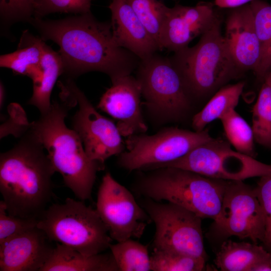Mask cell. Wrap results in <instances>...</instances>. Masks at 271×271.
Here are the masks:
<instances>
[{"mask_svg":"<svg viewBox=\"0 0 271 271\" xmlns=\"http://www.w3.org/2000/svg\"><path fill=\"white\" fill-rule=\"evenodd\" d=\"M265 222L264 247L271 252V172L262 176L255 188Z\"/></svg>","mask_w":271,"mask_h":271,"instance_id":"cell-33","label":"cell"},{"mask_svg":"<svg viewBox=\"0 0 271 271\" xmlns=\"http://www.w3.org/2000/svg\"><path fill=\"white\" fill-rule=\"evenodd\" d=\"M92 0H35L33 17L42 18L54 13L82 14L91 12Z\"/></svg>","mask_w":271,"mask_h":271,"instance_id":"cell-30","label":"cell"},{"mask_svg":"<svg viewBox=\"0 0 271 271\" xmlns=\"http://www.w3.org/2000/svg\"><path fill=\"white\" fill-rule=\"evenodd\" d=\"M55 172L45 149L29 128L0 155V192L8 214L38 219L49 206Z\"/></svg>","mask_w":271,"mask_h":271,"instance_id":"cell-2","label":"cell"},{"mask_svg":"<svg viewBox=\"0 0 271 271\" xmlns=\"http://www.w3.org/2000/svg\"><path fill=\"white\" fill-rule=\"evenodd\" d=\"M253 0H214V4L221 8L234 9L250 3Z\"/></svg>","mask_w":271,"mask_h":271,"instance_id":"cell-35","label":"cell"},{"mask_svg":"<svg viewBox=\"0 0 271 271\" xmlns=\"http://www.w3.org/2000/svg\"><path fill=\"white\" fill-rule=\"evenodd\" d=\"M60 85L78 105L72 118V128L79 137L88 158L104 164L110 157L124 151L125 141L116 124L98 112L73 79L68 78Z\"/></svg>","mask_w":271,"mask_h":271,"instance_id":"cell-11","label":"cell"},{"mask_svg":"<svg viewBox=\"0 0 271 271\" xmlns=\"http://www.w3.org/2000/svg\"><path fill=\"white\" fill-rule=\"evenodd\" d=\"M222 271H271V252L257 243L224 241L214 259Z\"/></svg>","mask_w":271,"mask_h":271,"instance_id":"cell-19","label":"cell"},{"mask_svg":"<svg viewBox=\"0 0 271 271\" xmlns=\"http://www.w3.org/2000/svg\"><path fill=\"white\" fill-rule=\"evenodd\" d=\"M141 205L155 225L154 249L207 258L201 218L169 202L145 198Z\"/></svg>","mask_w":271,"mask_h":271,"instance_id":"cell-9","label":"cell"},{"mask_svg":"<svg viewBox=\"0 0 271 271\" xmlns=\"http://www.w3.org/2000/svg\"><path fill=\"white\" fill-rule=\"evenodd\" d=\"M29 22L44 41L59 46L64 73L69 78L98 71L112 81L131 75L140 62L115 42L110 23L98 21L91 12L55 20L32 17Z\"/></svg>","mask_w":271,"mask_h":271,"instance_id":"cell-1","label":"cell"},{"mask_svg":"<svg viewBox=\"0 0 271 271\" xmlns=\"http://www.w3.org/2000/svg\"><path fill=\"white\" fill-rule=\"evenodd\" d=\"M35 0H0V16L7 26L18 22H29L34 15Z\"/></svg>","mask_w":271,"mask_h":271,"instance_id":"cell-32","label":"cell"},{"mask_svg":"<svg viewBox=\"0 0 271 271\" xmlns=\"http://www.w3.org/2000/svg\"><path fill=\"white\" fill-rule=\"evenodd\" d=\"M37 226L51 241L87 256L103 252L113 240L96 210L83 201L70 198L49 205L38 219Z\"/></svg>","mask_w":271,"mask_h":271,"instance_id":"cell-7","label":"cell"},{"mask_svg":"<svg viewBox=\"0 0 271 271\" xmlns=\"http://www.w3.org/2000/svg\"><path fill=\"white\" fill-rule=\"evenodd\" d=\"M212 138L207 129L197 131L173 126L152 135H131L124 141L125 150L117 163L129 172L153 169L181 158Z\"/></svg>","mask_w":271,"mask_h":271,"instance_id":"cell-8","label":"cell"},{"mask_svg":"<svg viewBox=\"0 0 271 271\" xmlns=\"http://www.w3.org/2000/svg\"><path fill=\"white\" fill-rule=\"evenodd\" d=\"M38 219L8 214L3 200L0 201V244L36 227Z\"/></svg>","mask_w":271,"mask_h":271,"instance_id":"cell-31","label":"cell"},{"mask_svg":"<svg viewBox=\"0 0 271 271\" xmlns=\"http://www.w3.org/2000/svg\"><path fill=\"white\" fill-rule=\"evenodd\" d=\"M163 167L183 169L207 177L224 180L243 181L271 172V164L263 163L234 151L230 143L214 138L181 158L158 168Z\"/></svg>","mask_w":271,"mask_h":271,"instance_id":"cell-10","label":"cell"},{"mask_svg":"<svg viewBox=\"0 0 271 271\" xmlns=\"http://www.w3.org/2000/svg\"><path fill=\"white\" fill-rule=\"evenodd\" d=\"M61 91V101H53L50 109L30 123L29 129L47 151L65 185L84 201L91 199L96 173L104 169V164L90 159L77 133L67 126L65 119L76 102Z\"/></svg>","mask_w":271,"mask_h":271,"instance_id":"cell-3","label":"cell"},{"mask_svg":"<svg viewBox=\"0 0 271 271\" xmlns=\"http://www.w3.org/2000/svg\"><path fill=\"white\" fill-rule=\"evenodd\" d=\"M125 1L153 38L159 49L160 34L168 7L159 0Z\"/></svg>","mask_w":271,"mask_h":271,"instance_id":"cell-28","label":"cell"},{"mask_svg":"<svg viewBox=\"0 0 271 271\" xmlns=\"http://www.w3.org/2000/svg\"><path fill=\"white\" fill-rule=\"evenodd\" d=\"M151 257L152 271H201L205 268L206 258L159 249H153Z\"/></svg>","mask_w":271,"mask_h":271,"instance_id":"cell-29","label":"cell"},{"mask_svg":"<svg viewBox=\"0 0 271 271\" xmlns=\"http://www.w3.org/2000/svg\"><path fill=\"white\" fill-rule=\"evenodd\" d=\"M218 18L213 5L199 3L194 6L176 5L168 7L159 41L160 50L175 53L201 36Z\"/></svg>","mask_w":271,"mask_h":271,"instance_id":"cell-15","label":"cell"},{"mask_svg":"<svg viewBox=\"0 0 271 271\" xmlns=\"http://www.w3.org/2000/svg\"><path fill=\"white\" fill-rule=\"evenodd\" d=\"M146 171L139 175L133 185L137 194L156 201L176 204L202 219H217L229 180L173 167Z\"/></svg>","mask_w":271,"mask_h":271,"instance_id":"cell-4","label":"cell"},{"mask_svg":"<svg viewBox=\"0 0 271 271\" xmlns=\"http://www.w3.org/2000/svg\"><path fill=\"white\" fill-rule=\"evenodd\" d=\"M96 210L110 237L117 242L140 238L152 221L132 194L108 172L98 189Z\"/></svg>","mask_w":271,"mask_h":271,"instance_id":"cell-12","label":"cell"},{"mask_svg":"<svg viewBox=\"0 0 271 271\" xmlns=\"http://www.w3.org/2000/svg\"><path fill=\"white\" fill-rule=\"evenodd\" d=\"M214 227L222 238L235 236L263 242L264 218L255 188L242 181L229 180Z\"/></svg>","mask_w":271,"mask_h":271,"instance_id":"cell-13","label":"cell"},{"mask_svg":"<svg viewBox=\"0 0 271 271\" xmlns=\"http://www.w3.org/2000/svg\"><path fill=\"white\" fill-rule=\"evenodd\" d=\"M224 38L238 70L255 71L260 47L249 4L232 9L225 21Z\"/></svg>","mask_w":271,"mask_h":271,"instance_id":"cell-17","label":"cell"},{"mask_svg":"<svg viewBox=\"0 0 271 271\" xmlns=\"http://www.w3.org/2000/svg\"><path fill=\"white\" fill-rule=\"evenodd\" d=\"M221 23L218 17L196 44L170 57L193 100L215 93L239 71L222 34Z\"/></svg>","mask_w":271,"mask_h":271,"instance_id":"cell-5","label":"cell"},{"mask_svg":"<svg viewBox=\"0 0 271 271\" xmlns=\"http://www.w3.org/2000/svg\"><path fill=\"white\" fill-rule=\"evenodd\" d=\"M13 109L10 113V118L7 122L8 129L10 128L9 133L16 137H21L29 128L30 123L27 120L24 111L18 104H13Z\"/></svg>","mask_w":271,"mask_h":271,"instance_id":"cell-34","label":"cell"},{"mask_svg":"<svg viewBox=\"0 0 271 271\" xmlns=\"http://www.w3.org/2000/svg\"><path fill=\"white\" fill-rule=\"evenodd\" d=\"M111 26L113 39L140 60L159 51V47L125 0H111Z\"/></svg>","mask_w":271,"mask_h":271,"instance_id":"cell-18","label":"cell"},{"mask_svg":"<svg viewBox=\"0 0 271 271\" xmlns=\"http://www.w3.org/2000/svg\"><path fill=\"white\" fill-rule=\"evenodd\" d=\"M109 249L119 271L152 270L148 245L130 238L111 244Z\"/></svg>","mask_w":271,"mask_h":271,"instance_id":"cell-25","label":"cell"},{"mask_svg":"<svg viewBox=\"0 0 271 271\" xmlns=\"http://www.w3.org/2000/svg\"><path fill=\"white\" fill-rule=\"evenodd\" d=\"M37 226L0 244L1 271H40L55 245Z\"/></svg>","mask_w":271,"mask_h":271,"instance_id":"cell-16","label":"cell"},{"mask_svg":"<svg viewBox=\"0 0 271 271\" xmlns=\"http://www.w3.org/2000/svg\"><path fill=\"white\" fill-rule=\"evenodd\" d=\"M63 73L64 66L60 55L45 43L41 62V70L32 80L33 93L28 102L29 104L36 107L41 114L50 109L53 88L58 77Z\"/></svg>","mask_w":271,"mask_h":271,"instance_id":"cell-22","label":"cell"},{"mask_svg":"<svg viewBox=\"0 0 271 271\" xmlns=\"http://www.w3.org/2000/svg\"><path fill=\"white\" fill-rule=\"evenodd\" d=\"M249 5L253 13L260 47V58L254 72L263 81L271 72V5L262 0H253Z\"/></svg>","mask_w":271,"mask_h":271,"instance_id":"cell-24","label":"cell"},{"mask_svg":"<svg viewBox=\"0 0 271 271\" xmlns=\"http://www.w3.org/2000/svg\"><path fill=\"white\" fill-rule=\"evenodd\" d=\"M226 137L235 150L251 157H255L254 138L251 127L232 109L220 118Z\"/></svg>","mask_w":271,"mask_h":271,"instance_id":"cell-26","label":"cell"},{"mask_svg":"<svg viewBox=\"0 0 271 271\" xmlns=\"http://www.w3.org/2000/svg\"><path fill=\"white\" fill-rule=\"evenodd\" d=\"M101 97L97 107L114 118L122 137L148 130L142 111L140 84L131 75L116 78Z\"/></svg>","mask_w":271,"mask_h":271,"instance_id":"cell-14","label":"cell"},{"mask_svg":"<svg viewBox=\"0 0 271 271\" xmlns=\"http://www.w3.org/2000/svg\"><path fill=\"white\" fill-rule=\"evenodd\" d=\"M245 83L239 82L224 85L218 90L204 107L193 117L192 126L200 131L211 122L220 118L238 104Z\"/></svg>","mask_w":271,"mask_h":271,"instance_id":"cell-23","label":"cell"},{"mask_svg":"<svg viewBox=\"0 0 271 271\" xmlns=\"http://www.w3.org/2000/svg\"><path fill=\"white\" fill-rule=\"evenodd\" d=\"M254 141L271 150V86L263 84L252 111V126Z\"/></svg>","mask_w":271,"mask_h":271,"instance_id":"cell-27","label":"cell"},{"mask_svg":"<svg viewBox=\"0 0 271 271\" xmlns=\"http://www.w3.org/2000/svg\"><path fill=\"white\" fill-rule=\"evenodd\" d=\"M5 87L2 82L0 83V106L2 108L4 104L5 100Z\"/></svg>","mask_w":271,"mask_h":271,"instance_id":"cell-36","label":"cell"},{"mask_svg":"<svg viewBox=\"0 0 271 271\" xmlns=\"http://www.w3.org/2000/svg\"><path fill=\"white\" fill-rule=\"evenodd\" d=\"M263 81L267 82L271 86V72L265 76Z\"/></svg>","mask_w":271,"mask_h":271,"instance_id":"cell-37","label":"cell"},{"mask_svg":"<svg viewBox=\"0 0 271 271\" xmlns=\"http://www.w3.org/2000/svg\"><path fill=\"white\" fill-rule=\"evenodd\" d=\"M45 44L41 37L28 30L23 31L17 50L0 57V66L11 69L15 74L33 79L41 70V62Z\"/></svg>","mask_w":271,"mask_h":271,"instance_id":"cell-21","label":"cell"},{"mask_svg":"<svg viewBox=\"0 0 271 271\" xmlns=\"http://www.w3.org/2000/svg\"><path fill=\"white\" fill-rule=\"evenodd\" d=\"M136 70L142 104L153 122L178 121L189 114L194 100L171 58L156 53L141 59Z\"/></svg>","mask_w":271,"mask_h":271,"instance_id":"cell-6","label":"cell"},{"mask_svg":"<svg viewBox=\"0 0 271 271\" xmlns=\"http://www.w3.org/2000/svg\"><path fill=\"white\" fill-rule=\"evenodd\" d=\"M40 271H119L111 252L85 255L56 242L53 252Z\"/></svg>","mask_w":271,"mask_h":271,"instance_id":"cell-20","label":"cell"}]
</instances>
